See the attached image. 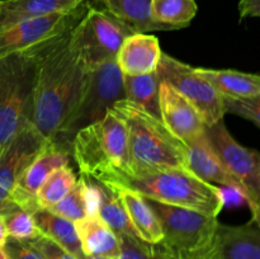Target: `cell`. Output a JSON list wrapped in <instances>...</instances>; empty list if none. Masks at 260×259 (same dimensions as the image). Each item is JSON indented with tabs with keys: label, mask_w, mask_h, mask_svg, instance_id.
<instances>
[{
	"label": "cell",
	"mask_w": 260,
	"mask_h": 259,
	"mask_svg": "<svg viewBox=\"0 0 260 259\" xmlns=\"http://www.w3.org/2000/svg\"><path fill=\"white\" fill-rule=\"evenodd\" d=\"M81 56L86 68H98L103 63L116 61L124 38L134 30L102 8L90 2L84 17L74 27Z\"/></svg>",
	"instance_id": "obj_8"
},
{
	"label": "cell",
	"mask_w": 260,
	"mask_h": 259,
	"mask_svg": "<svg viewBox=\"0 0 260 259\" xmlns=\"http://www.w3.org/2000/svg\"><path fill=\"white\" fill-rule=\"evenodd\" d=\"M7 240H8L7 228H5L4 218H3V216L0 215V248H4Z\"/></svg>",
	"instance_id": "obj_35"
},
{
	"label": "cell",
	"mask_w": 260,
	"mask_h": 259,
	"mask_svg": "<svg viewBox=\"0 0 260 259\" xmlns=\"http://www.w3.org/2000/svg\"><path fill=\"white\" fill-rule=\"evenodd\" d=\"M88 71L74 27L36 48L32 123L46 140L57 136L78 104Z\"/></svg>",
	"instance_id": "obj_1"
},
{
	"label": "cell",
	"mask_w": 260,
	"mask_h": 259,
	"mask_svg": "<svg viewBox=\"0 0 260 259\" xmlns=\"http://www.w3.org/2000/svg\"><path fill=\"white\" fill-rule=\"evenodd\" d=\"M2 216L4 218L9 239L19 241H32L42 235L36 225L32 212L29 211L15 207Z\"/></svg>",
	"instance_id": "obj_29"
},
{
	"label": "cell",
	"mask_w": 260,
	"mask_h": 259,
	"mask_svg": "<svg viewBox=\"0 0 260 259\" xmlns=\"http://www.w3.org/2000/svg\"><path fill=\"white\" fill-rule=\"evenodd\" d=\"M197 10L196 0H151L152 19L169 30L188 27Z\"/></svg>",
	"instance_id": "obj_25"
},
{
	"label": "cell",
	"mask_w": 260,
	"mask_h": 259,
	"mask_svg": "<svg viewBox=\"0 0 260 259\" xmlns=\"http://www.w3.org/2000/svg\"><path fill=\"white\" fill-rule=\"evenodd\" d=\"M189 259H260V231L255 221L240 226L218 222L206 248Z\"/></svg>",
	"instance_id": "obj_14"
},
{
	"label": "cell",
	"mask_w": 260,
	"mask_h": 259,
	"mask_svg": "<svg viewBox=\"0 0 260 259\" xmlns=\"http://www.w3.org/2000/svg\"><path fill=\"white\" fill-rule=\"evenodd\" d=\"M123 99V75L116 61L90 69L78 104L53 140L71 147L76 132L98 122L114 103Z\"/></svg>",
	"instance_id": "obj_6"
},
{
	"label": "cell",
	"mask_w": 260,
	"mask_h": 259,
	"mask_svg": "<svg viewBox=\"0 0 260 259\" xmlns=\"http://www.w3.org/2000/svg\"><path fill=\"white\" fill-rule=\"evenodd\" d=\"M119 255L117 259H178L160 244L152 245L140 239L118 234Z\"/></svg>",
	"instance_id": "obj_30"
},
{
	"label": "cell",
	"mask_w": 260,
	"mask_h": 259,
	"mask_svg": "<svg viewBox=\"0 0 260 259\" xmlns=\"http://www.w3.org/2000/svg\"><path fill=\"white\" fill-rule=\"evenodd\" d=\"M50 212L61 216L68 220L75 221L88 216V205H86V178L81 175L73 189L56 205L47 208Z\"/></svg>",
	"instance_id": "obj_28"
},
{
	"label": "cell",
	"mask_w": 260,
	"mask_h": 259,
	"mask_svg": "<svg viewBox=\"0 0 260 259\" xmlns=\"http://www.w3.org/2000/svg\"><path fill=\"white\" fill-rule=\"evenodd\" d=\"M0 259H9L8 258L7 251L4 250V248H0Z\"/></svg>",
	"instance_id": "obj_37"
},
{
	"label": "cell",
	"mask_w": 260,
	"mask_h": 259,
	"mask_svg": "<svg viewBox=\"0 0 260 259\" xmlns=\"http://www.w3.org/2000/svg\"><path fill=\"white\" fill-rule=\"evenodd\" d=\"M91 0L70 12L27 18L0 28V57L40 47L75 27Z\"/></svg>",
	"instance_id": "obj_10"
},
{
	"label": "cell",
	"mask_w": 260,
	"mask_h": 259,
	"mask_svg": "<svg viewBox=\"0 0 260 259\" xmlns=\"http://www.w3.org/2000/svg\"><path fill=\"white\" fill-rule=\"evenodd\" d=\"M0 3H2V0H0Z\"/></svg>",
	"instance_id": "obj_38"
},
{
	"label": "cell",
	"mask_w": 260,
	"mask_h": 259,
	"mask_svg": "<svg viewBox=\"0 0 260 259\" xmlns=\"http://www.w3.org/2000/svg\"><path fill=\"white\" fill-rule=\"evenodd\" d=\"M29 243L40 251L43 259H76L73 254L66 251L65 249L57 245L55 241L50 240L43 235H40L37 239L29 241Z\"/></svg>",
	"instance_id": "obj_32"
},
{
	"label": "cell",
	"mask_w": 260,
	"mask_h": 259,
	"mask_svg": "<svg viewBox=\"0 0 260 259\" xmlns=\"http://www.w3.org/2000/svg\"><path fill=\"white\" fill-rule=\"evenodd\" d=\"M156 74L160 81L169 83L194 107L206 126L210 127L223 119L226 113L222 95L196 68L162 52Z\"/></svg>",
	"instance_id": "obj_9"
},
{
	"label": "cell",
	"mask_w": 260,
	"mask_h": 259,
	"mask_svg": "<svg viewBox=\"0 0 260 259\" xmlns=\"http://www.w3.org/2000/svg\"><path fill=\"white\" fill-rule=\"evenodd\" d=\"M162 230L160 245L178 259H189L206 248L218 220L192 208L167 205L146 198Z\"/></svg>",
	"instance_id": "obj_7"
},
{
	"label": "cell",
	"mask_w": 260,
	"mask_h": 259,
	"mask_svg": "<svg viewBox=\"0 0 260 259\" xmlns=\"http://www.w3.org/2000/svg\"><path fill=\"white\" fill-rule=\"evenodd\" d=\"M32 215L38 230L43 236L55 241L76 259L83 258L84 253L73 221L55 215L48 210H36Z\"/></svg>",
	"instance_id": "obj_23"
},
{
	"label": "cell",
	"mask_w": 260,
	"mask_h": 259,
	"mask_svg": "<svg viewBox=\"0 0 260 259\" xmlns=\"http://www.w3.org/2000/svg\"><path fill=\"white\" fill-rule=\"evenodd\" d=\"M127 128L129 170L126 174L165 169L189 170L185 147L161 122L132 102L123 99L112 106Z\"/></svg>",
	"instance_id": "obj_3"
},
{
	"label": "cell",
	"mask_w": 260,
	"mask_h": 259,
	"mask_svg": "<svg viewBox=\"0 0 260 259\" xmlns=\"http://www.w3.org/2000/svg\"><path fill=\"white\" fill-rule=\"evenodd\" d=\"M36 48L0 57V152L24 127L33 124Z\"/></svg>",
	"instance_id": "obj_5"
},
{
	"label": "cell",
	"mask_w": 260,
	"mask_h": 259,
	"mask_svg": "<svg viewBox=\"0 0 260 259\" xmlns=\"http://www.w3.org/2000/svg\"><path fill=\"white\" fill-rule=\"evenodd\" d=\"M9 259H43L40 251L29 241H19L8 238L4 245Z\"/></svg>",
	"instance_id": "obj_33"
},
{
	"label": "cell",
	"mask_w": 260,
	"mask_h": 259,
	"mask_svg": "<svg viewBox=\"0 0 260 259\" xmlns=\"http://www.w3.org/2000/svg\"><path fill=\"white\" fill-rule=\"evenodd\" d=\"M74 225L84 255L118 258V236L99 217V215L85 216L75 221Z\"/></svg>",
	"instance_id": "obj_19"
},
{
	"label": "cell",
	"mask_w": 260,
	"mask_h": 259,
	"mask_svg": "<svg viewBox=\"0 0 260 259\" xmlns=\"http://www.w3.org/2000/svg\"><path fill=\"white\" fill-rule=\"evenodd\" d=\"M102 9L126 23L135 33H149L154 30H169L154 22L151 17V0H93ZM98 7V5H96Z\"/></svg>",
	"instance_id": "obj_21"
},
{
	"label": "cell",
	"mask_w": 260,
	"mask_h": 259,
	"mask_svg": "<svg viewBox=\"0 0 260 259\" xmlns=\"http://www.w3.org/2000/svg\"><path fill=\"white\" fill-rule=\"evenodd\" d=\"M95 182L107 188H128L149 200L192 208L215 217L225 206V196L220 188L185 169L152 170L137 174L113 173Z\"/></svg>",
	"instance_id": "obj_2"
},
{
	"label": "cell",
	"mask_w": 260,
	"mask_h": 259,
	"mask_svg": "<svg viewBox=\"0 0 260 259\" xmlns=\"http://www.w3.org/2000/svg\"><path fill=\"white\" fill-rule=\"evenodd\" d=\"M159 85L156 71L137 76L123 75V90L127 101L137 104L160 119Z\"/></svg>",
	"instance_id": "obj_24"
},
{
	"label": "cell",
	"mask_w": 260,
	"mask_h": 259,
	"mask_svg": "<svg viewBox=\"0 0 260 259\" xmlns=\"http://www.w3.org/2000/svg\"><path fill=\"white\" fill-rule=\"evenodd\" d=\"M159 40L149 33H134L124 38L116 56L122 75L137 76L156 71L161 57Z\"/></svg>",
	"instance_id": "obj_17"
},
{
	"label": "cell",
	"mask_w": 260,
	"mask_h": 259,
	"mask_svg": "<svg viewBox=\"0 0 260 259\" xmlns=\"http://www.w3.org/2000/svg\"><path fill=\"white\" fill-rule=\"evenodd\" d=\"M225 113H233L260 126V96H222Z\"/></svg>",
	"instance_id": "obj_31"
},
{
	"label": "cell",
	"mask_w": 260,
	"mask_h": 259,
	"mask_svg": "<svg viewBox=\"0 0 260 259\" xmlns=\"http://www.w3.org/2000/svg\"><path fill=\"white\" fill-rule=\"evenodd\" d=\"M98 215L117 235L124 234L135 239H140L119 198L103 185H102V202L99 206Z\"/></svg>",
	"instance_id": "obj_27"
},
{
	"label": "cell",
	"mask_w": 260,
	"mask_h": 259,
	"mask_svg": "<svg viewBox=\"0 0 260 259\" xmlns=\"http://www.w3.org/2000/svg\"><path fill=\"white\" fill-rule=\"evenodd\" d=\"M81 259H112V258H107V256H90V255H84Z\"/></svg>",
	"instance_id": "obj_36"
},
{
	"label": "cell",
	"mask_w": 260,
	"mask_h": 259,
	"mask_svg": "<svg viewBox=\"0 0 260 259\" xmlns=\"http://www.w3.org/2000/svg\"><path fill=\"white\" fill-rule=\"evenodd\" d=\"M159 111L164 126L183 144L202 135L207 128L194 107L167 81H160Z\"/></svg>",
	"instance_id": "obj_15"
},
{
	"label": "cell",
	"mask_w": 260,
	"mask_h": 259,
	"mask_svg": "<svg viewBox=\"0 0 260 259\" xmlns=\"http://www.w3.org/2000/svg\"><path fill=\"white\" fill-rule=\"evenodd\" d=\"M89 0H2L0 28L33 17L70 12Z\"/></svg>",
	"instance_id": "obj_20"
},
{
	"label": "cell",
	"mask_w": 260,
	"mask_h": 259,
	"mask_svg": "<svg viewBox=\"0 0 260 259\" xmlns=\"http://www.w3.org/2000/svg\"><path fill=\"white\" fill-rule=\"evenodd\" d=\"M71 155L81 175L90 179L128 172V141L123 119L108 109L103 118L76 132Z\"/></svg>",
	"instance_id": "obj_4"
},
{
	"label": "cell",
	"mask_w": 260,
	"mask_h": 259,
	"mask_svg": "<svg viewBox=\"0 0 260 259\" xmlns=\"http://www.w3.org/2000/svg\"><path fill=\"white\" fill-rule=\"evenodd\" d=\"M184 147L188 168L193 174L210 184L217 183L223 187L231 188L238 192L249 206L250 200H249V195L245 187L226 169V167L213 150L212 145L208 141L206 131L196 139L184 144Z\"/></svg>",
	"instance_id": "obj_16"
},
{
	"label": "cell",
	"mask_w": 260,
	"mask_h": 259,
	"mask_svg": "<svg viewBox=\"0 0 260 259\" xmlns=\"http://www.w3.org/2000/svg\"><path fill=\"white\" fill-rule=\"evenodd\" d=\"M71 147L56 140H47L37 156L32 160L27 169L18 179L12 195L10 202L13 206L22 210L35 212V197L41 185L48 175L58 168L69 165L70 163Z\"/></svg>",
	"instance_id": "obj_13"
},
{
	"label": "cell",
	"mask_w": 260,
	"mask_h": 259,
	"mask_svg": "<svg viewBox=\"0 0 260 259\" xmlns=\"http://www.w3.org/2000/svg\"><path fill=\"white\" fill-rule=\"evenodd\" d=\"M46 141L33 124H28L0 152V215L15 208L10 202V195Z\"/></svg>",
	"instance_id": "obj_12"
},
{
	"label": "cell",
	"mask_w": 260,
	"mask_h": 259,
	"mask_svg": "<svg viewBox=\"0 0 260 259\" xmlns=\"http://www.w3.org/2000/svg\"><path fill=\"white\" fill-rule=\"evenodd\" d=\"M78 182L73 168L69 165L58 168L48 175L38 192L36 193V210H47L60 202Z\"/></svg>",
	"instance_id": "obj_26"
},
{
	"label": "cell",
	"mask_w": 260,
	"mask_h": 259,
	"mask_svg": "<svg viewBox=\"0 0 260 259\" xmlns=\"http://www.w3.org/2000/svg\"><path fill=\"white\" fill-rule=\"evenodd\" d=\"M240 19L260 17V0H239Z\"/></svg>",
	"instance_id": "obj_34"
},
{
	"label": "cell",
	"mask_w": 260,
	"mask_h": 259,
	"mask_svg": "<svg viewBox=\"0 0 260 259\" xmlns=\"http://www.w3.org/2000/svg\"><path fill=\"white\" fill-rule=\"evenodd\" d=\"M206 135L213 150L226 169L245 187L253 220L260 222V156L254 149L239 144L226 128L223 119L206 128Z\"/></svg>",
	"instance_id": "obj_11"
},
{
	"label": "cell",
	"mask_w": 260,
	"mask_h": 259,
	"mask_svg": "<svg viewBox=\"0 0 260 259\" xmlns=\"http://www.w3.org/2000/svg\"><path fill=\"white\" fill-rule=\"evenodd\" d=\"M104 187V185H103ZM107 188V187H106ZM119 198L132 226L142 241L156 245L162 240V230L156 215L147 203L146 198L128 188H107Z\"/></svg>",
	"instance_id": "obj_18"
},
{
	"label": "cell",
	"mask_w": 260,
	"mask_h": 259,
	"mask_svg": "<svg viewBox=\"0 0 260 259\" xmlns=\"http://www.w3.org/2000/svg\"><path fill=\"white\" fill-rule=\"evenodd\" d=\"M222 96H260V78L235 70L196 68Z\"/></svg>",
	"instance_id": "obj_22"
}]
</instances>
